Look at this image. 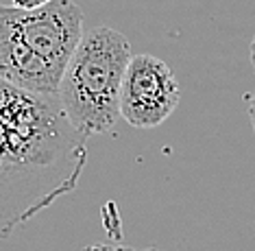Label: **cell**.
I'll return each mask as SVG.
<instances>
[{
  "label": "cell",
  "instance_id": "cell-1",
  "mask_svg": "<svg viewBox=\"0 0 255 251\" xmlns=\"http://www.w3.org/2000/svg\"><path fill=\"white\" fill-rule=\"evenodd\" d=\"M85 162L59 98L0 79V238L77 188Z\"/></svg>",
  "mask_w": 255,
  "mask_h": 251
},
{
  "label": "cell",
  "instance_id": "cell-2",
  "mask_svg": "<svg viewBox=\"0 0 255 251\" xmlns=\"http://www.w3.org/2000/svg\"><path fill=\"white\" fill-rule=\"evenodd\" d=\"M83 33V11L72 0H50L37 9L0 4V79L57 96Z\"/></svg>",
  "mask_w": 255,
  "mask_h": 251
},
{
  "label": "cell",
  "instance_id": "cell-3",
  "mask_svg": "<svg viewBox=\"0 0 255 251\" xmlns=\"http://www.w3.org/2000/svg\"><path fill=\"white\" fill-rule=\"evenodd\" d=\"M131 57L129 39L116 28L96 26L83 33L57 92L81 136H105L120 120V92Z\"/></svg>",
  "mask_w": 255,
  "mask_h": 251
},
{
  "label": "cell",
  "instance_id": "cell-4",
  "mask_svg": "<svg viewBox=\"0 0 255 251\" xmlns=\"http://www.w3.org/2000/svg\"><path fill=\"white\" fill-rule=\"evenodd\" d=\"M181 101L177 77L155 55H133L120 92V118L135 129H153L166 122Z\"/></svg>",
  "mask_w": 255,
  "mask_h": 251
},
{
  "label": "cell",
  "instance_id": "cell-5",
  "mask_svg": "<svg viewBox=\"0 0 255 251\" xmlns=\"http://www.w3.org/2000/svg\"><path fill=\"white\" fill-rule=\"evenodd\" d=\"M83 251H155V249H135V247H125V245H90Z\"/></svg>",
  "mask_w": 255,
  "mask_h": 251
},
{
  "label": "cell",
  "instance_id": "cell-6",
  "mask_svg": "<svg viewBox=\"0 0 255 251\" xmlns=\"http://www.w3.org/2000/svg\"><path fill=\"white\" fill-rule=\"evenodd\" d=\"M50 0H13V7L18 9H37V7H44L48 4Z\"/></svg>",
  "mask_w": 255,
  "mask_h": 251
},
{
  "label": "cell",
  "instance_id": "cell-7",
  "mask_svg": "<svg viewBox=\"0 0 255 251\" xmlns=\"http://www.w3.org/2000/svg\"><path fill=\"white\" fill-rule=\"evenodd\" d=\"M247 109H249V118H251V127L255 133V90L247 96Z\"/></svg>",
  "mask_w": 255,
  "mask_h": 251
},
{
  "label": "cell",
  "instance_id": "cell-8",
  "mask_svg": "<svg viewBox=\"0 0 255 251\" xmlns=\"http://www.w3.org/2000/svg\"><path fill=\"white\" fill-rule=\"evenodd\" d=\"M251 66L255 70V35H253V39H251Z\"/></svg>",
  "mask_w": 255,
  "mask_h": 251
},
{
  "label": "cell",
  "instance_id": "cell-9",
  "mask_svg": "<svg viewBox=\"0 0 255 251\" xmlns=\"http://www.w3.org/2000/svg\"><path fill=\"white\" fill-rule=\"evenodd\" d=\"M155 251H157V249H155Z\"/></svg>",
  "mask_w": 255,
  "mask_h": 251
}]
</instances>
